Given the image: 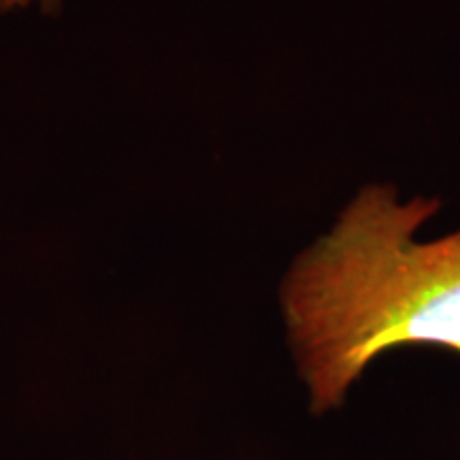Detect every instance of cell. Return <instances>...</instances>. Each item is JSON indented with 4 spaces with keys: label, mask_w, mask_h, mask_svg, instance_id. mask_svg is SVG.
Listing matches in <instances>:
<instances>
[{
    "label": "cell",
    "mask_w": 460,
    "mask_h": 460,
    "mask_svg": "<svg viewBox=\"0 0 460 460\" xmlns=\"http://www.w3.org/2000/svg\"><path fill=\"white\" fill-rule=\"evenodd\" d=\"M439 207L369 183L288 269L281 314L314 416L341 410L390 349L435 345L460 356V228L418 241Z\"/></svg>",
    "instance_id": "obj_1"
},
{
    "label": "cell",
    "mask_w": 460,
    "mask_h": 460,
    "mask_svg": "<svg viewBox=\"0 0 460 460\" xmlns=\"http://www.w3.org/2000/svg\"><path fill=\"white\" fill-rule=\"evenodd\" d=\"M37 7L43 15H58L65 7V0H0V17Z\"/></svg>",
    "instance_id": "obj_2"
}]
</instances>
